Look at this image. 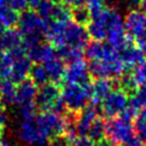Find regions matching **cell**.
Wrapping results in <instances>:
<instances>
[{
	"label": "cell",
	"instance_id": "obj_30",
	"mask_svg": "<svg viewBox=\"0 0 146 146\" xmlns=\"http://www.w3.org/2000/svg\"><path fill=\"white\" fill-rule=\"evenodd\" d=\"M72 18V11L70 10L68 6L62 3H55L54 11H52V17L51 21H70Z\"/></svg>",
	"mask_w": 146,
	"mask_h": 146
},
{
	"label": "cell",
	"instance_id": "obj_45",
	"mask_svg": "<svg viewBox=\"0 0 146 146\" xmlns=\"http://www.w3.org/2000/svg\"><path fill=\"white\" fill-rule=\"evenodd\" d=\"M1 30H2V29H1V26H0V31H1Z\"/></svg>",
	"mask_w": 146,
	"mask_h": 146
},
{
	"label": "cell",
	"instance_id": "obj_43",
	"mask_svg": "<svg viewBox=\"0 0 146 146\" xmlns=\"http://www.w3.org/2000/svg\"><path fill=\"white\" fill-rule=\"evenodd\" d=\"M6 6V0H0V7Z\"/></svg>",
	"mask_w": 146,
	"mask_h": 146
},
{
	"label": "cell",
	"instance_id": "obj_14",
	"mask_svg": "<svg viewBox=\"0 0 146 146\" xmlns=\"http://www.w3.org/2000/svg\"><path fill=\"white\" fill-rule=\"evenodd\" d=\"M125 32L136 40L144 33L146 30V14L141 10H131L124 19Z\"/></svg>",
	"mask_w": 146,
	"mask_h": 146
},
{
	"label": "cell",
	"instance_id": "obj_35",
	"mask_svg": "<svg viewBox=\"0 0 146 146\" xmlns=\"http://www.w3.org/2000/svg\"><path fill=\"white\" fill-rule=\"evenodd\" d=\"M123 146H145V143H144V140L139 137V136H137V135H132L124 144H123Z\"/></svg>",
	"mask_w": 146,
	"mask_h": 146
},
{
	"label": "cell",
	"instance_id": "obj_22",
	"mask_svg": "<svg viewBox=\"0 0 146 146\" xmlns=\"http://www.w3.org/2000/svg\"><path fill=\"white\" fill-rule=\"evenodd\" d=\"M87 137H89L94 143H102L106 137V122L99 116L90 125Z\"/></svg>",
	"mask_w": 146,
	"mask_h": 146
},
{
	"label": "cell",
	"instance_id": "obj_19",
	"mask_svg": "<svg viewBox=\"0 0 146 146\" xmlns=\"http://www.w3.org/2000/svg\"><path fill=\"white\" fill-rule=\"evenodd\" d=\"M22 34L18 30L8 27L0 31V49L5 51H10L19 46H22Z\"/></svg>",
	"mask_w": 146,
	"mask_h": 146
},
{
	"label": "cell",
	"instance_id": "obj_40",
	"mask_svg": "<svg viewBox=\"0 0 146 146\" xmlns=\"http://www.w3.org/2000/svg\"><path fill=\"white\" fill-rule=\"evenodd\" d=\"M137 42L138 44H143V43H146V30L144 31V33L137 39Z\"/></svg>",
	"mask_w": 146,
	"mask_h": 146
},
{
	"label": "cell",
	"instance_id": "obj_33",
	"mask_svg": "<svg viewBox=\"0 0 146 146\" xmlns=\"http://www.w3.org/2000/svg\"><path fill=\"white\" fill-rule=\"evenodd\" d=\"M70 146H96V143L87 136H78L70 140Z\"/></svg>",
	"mask_w": 146,
	"mask_h": 146
},
{
	"label": "cell",
	"instance_id": "obj_13",
	"mask_svg": "<svg viewBox=\"0 0 146 146\" xmlns=\"http://www.w3.org/2000/svg\"><path fill=\"white\" fill-rule=\"evenodd\" d=\"M86 57L90 62L96 60H110L120 58L119 52L111 44L104 43L102 41H92L86 46Z\"/></svg>",
	"mask_w": 146,
	"mask_h": 146
},
{
	"label": "cell",
	"instance_id": "obj_41",
	"mask_svg": "<svg viewBox=\"0 0 146 146\" xmlns=\"http://www.w3.org/2000/svg\"><path fill=\"white\" fill-rule=\"evenodd\" d=\"M139 46V48H140V50L143 51V54H144V56L146 57V43H143V44H138Z\"/></svg>",
	"mask_w": 146,
	"mask_h": 146
},
{
	"label": "cell",
	"instance_id": "obj_2",
	"mask_svg": "<svg viewBox=\"0 0 146 146\" xmlns=\"http://www.w3.org/2000/svg\"><path fill=\"white\" fill-rule=\"evenodd\" d=\"M17 137L26 146H44L50 139L36 114L30 119L21 120L17 129Z\"/></svg>",
	"mask_w": 146,
	"mask_h": 146
},
{
	"label": "cell",
	"instance_id": "obj_11",
	"mask_svg": "<svg viewBox=\"0 0 146 146\" xmlns=\"http://www.w3.org/2000/svg\"><path fill=\"white\" fill-rule=\"evenodd\" d=\"M63 80L66 83H74L80 86L90 84V72L87 63L83 59L68 63V65L65 66Z\"/></svg>",
	"mask_w": 146,
	"mask_h": 146
},
{
	"label": "cell",
	"instance_id": "obj_32",
	"mask_svg": "<svg viewBox=\"0 0 146 146\" xmlns=\"http://www.w3.org/2000/svg\"><path fill=\"white\" fill-rule=\"evenodd\" d=\"M130 74L138 87L145 84L146 83V60H143L140 64L136 65Z\"/></svg>",
	"mask_w": 146,
	"mask_h": 146
},
{
	"label": "cell",
	"instance_id": "obj_8",
	"mask_svg": "<svg viewBox=\"0 0 146 146\" xmlns=\"http://www.w3.org/2000/svg\"><path fill=\"white\" fill-rule=\"evenodd\" d=\"M129 105V97L122 89H113L112 92L102 102L100 112L106 117H115L122 114Z\"/></svg>",
	"mask_w": 146,
	"mask_h": 146
},
{
	"label": "cell",
	"instance_id": "obj_4",
	"mask_svg": "<svg viewBox=\"0 0 146 146\" xmlns=\"http://www.w3.org/2000/svg\"><path fill=\"white\" fill-rule=\"evenodd\" d=\"M60 97L65 105V108L73 114H78L86 106L90 99L89 84L80 86L74 83H66L60 90Z\"/></svg>",
	"mask_w": 146,
	"mask_h": 146
},
{
	"label": "cell",
	"instance_id": "obj_9",
	"mask_svg": "<svg viewBox=\"0 0 146 146\" xmlns=\"http://www.w3.org/2000/svg\"><path fill=\"white\" fill-rule=\"evenodd\" d=\"M48 22L43 21L35 11L33 10H23L21 15H18V31L22 36L29 34H42L44 35Z\"/></svg>",
	"mask_w": 146,
	"mask_h": 146
},
{
	"label": "cell",
	"instance_id": "obj_1",
	"mask_svg": "<svg viewBox=\"0 0 146 146\" xmlns=\"http://www.w3.org/2000/svg\"><path fill=\"white\" fill-rule=\"evenodd\" d=\"M47 40L57 48L63 46H71L83 49L88 44L89 35L83 25L74 21H50L47 24L44 32Z\"/></svg>",
	"mask_w": 146,
	"mask_h": 146
},
{
	"label": "cell",
	"instance_id": "obj_12",
	"mask_svg": "<svg viewBox=\"0 0 146 146\" xmlns=\"http://www.w3.org/2000/svg\"><path fill=\"white\" fill-rule=\"evenodd\" d=\"M99 113H100V108L96 104L88 105L81 112H79L73 117V125L76 136H87L90 125L98 117Z\"/></svg>",
	"mask_w": 146,
	"mask_h": 146
},
{
	"label": "cell",
	"instance_id": "obj_37",
	"mask_svg": "<svg viewBox=\"0 0 146 146\" xmlns=\"http://www.w3.org/2000/svg\"><path fill=\"white\" fill-rule=\"evenodd\" d=\"M8 120H9V113L6 108V106L0 104V125L3 127L5 124H7Z\"/></svg>",
	"mask_w": 146,
	"mask_h": 146
},
{
	"label": "cell",
	"instance_id": "obj_3",
	"mask_svg": "<svg viewBox=\"0 0 146 146\" xmlns=\"http://www.w3.org/2000/svg\"><path fill=\"white\" fill-rule=\"evenodd\" d=\"M35 106L42 112H55L58 114H63L66 110L65 105L60 97V89L54 82H48L36 90L35 96Z\"/></svg>",
	"mask_w": 146,
	"mask_h": 146
},
{
	"label": "cell",
	"instance_id": "obj_16",
	"mask_svg": "<svg viewBox=\"0 0 146 146\" xmlns=\"http://www.w3.org/2000/svg\"><path fill=\"white\" fill-rule=\"evenodd\" d=\"M27 57L31 59V62H34L35 64H44L46 62L52 59L57 56L56 49L50 44L46 42H41L30 49L26 50Z\"/></svg>",
	"mask_w": 146,
	"mask_h": 146
},
{
	"label": "cell",
	"instance_id": "obj_28",
	"mask_svg": "<svg viewBox=\"0 0 146 146\" xmlns=\"http://www.w3.org/2000/svg\"><path fill=\"white\" fill-rule=\"evenodd\" d=\"M133 122V129L136 131V135L139 136L146 144V107L138 111Z\"/></svg>",
	"mask_w": 146,
	"mask_h": 146
},
{
	"label": "cell",
	"instance_id": "obj_34",
	"mask_svg": "<svg viewBox=\"0 0 146 146\" xmlns=\"http://www.w3.org/2000/svg\"><path fill=\"white\" fill-rule=\"evenodd\" d=\"M27 0H6V6L13 8L16 11H23L27 7Z\"/></svg>",
	"mask_w": 146,
	"mask_h": 146
},
{
	"label": "cell",
	"instance_id": "obj_15",
	"mask_svg": "<svg viewBox=\"0 0 146 146\" xmlns=\"http://www.w3.org/2000/svg\"><path fill=\"white\" fill-rule=\"evenodd\" d=\"M117 52L121 62L124 64L125 67H135L136 65L140 64L145 58L140 48L136 47L131 42V40H129Z\"/></svg>",
	"mask_w": 146,
	"mask_h": 146
},
{
	"label": "cell",
	"instance_id": "obj_24",
	"mask_svg": "<svg viewBox=\"0 0 146 146\" xmlns=\"http://www.w3.org/2000/svg\"><path fill=\"white\" fill-rule=\"evenodd\" d=\"M128 107L136 113H138V111H140L141 108L146 107V83L138 87L132 97L129 99Z\"/></svg>",
	"mask_w": 146,
	"mask_h": 146
},
{
	"label": "cell",
	"instance_id": "obj_44",
	"mask_svg": "<svg viewBox=\"0 0 146 146\" xmlns=\"http://www.w3.org/2000/svg\"><path fill=\"white\" fill-rule=\"evenodd\" d=\"M2 132H3V127L0 125V140H1V137H2Z\"/></svg>",
	"mask_w": 146,
	"mask_h": 146
},
{
	"label": "cell",
	"instance_id": "obj_7",
	"mask_svg": "<svg viewBox=\"0 0 146 146\" xmlns=\"http://www.w3.org/2000/svg\"><path fill=\"white\" fill-rule=\"evenodd\" d=\"M7 52H9L13 57V68H11L10 80L14 83H19L26 80L32 67V62L27 57L25 48L23 46H19Z\"/></svg>",
	"mask_w": 146,
	"mask_h": 146
},
{
	"label": "cell",
	"instance_id": "obj_18",
	"mask_svg": "<svg viewBox=\"0 0 146 146\" xmlns=\"http://www.w3.org/2000/svg\"><path fill=\"white\" fill-rule=\"evenodd\" d=\"M36 86L31 80H24L16 86V105L34 103L36 96Z\"/></svg>",
	"mask_w": 146,
	"mask_h": 146
},
{
	"label": "cell",
	"instance_id": "obj_48",
	"mask_svg": "<svg viewBox=\"0 0 146 146\" xmlns=\"http://www.w3.org/2000/svg\"><path fill=\"white\" fill-rule=\"evenodd\" d=\"M44 146H46V145H44Z\"/></svg>",
	"mask_w": 146,
	"mask_h": 146
},
{
	"label": "cell",
	"instance_id": "obj_5",
	"mask_svg": "<svg viewBox=\"0 0 146 146\" xmlns=\"http://www.w3.org/2000/svg\"><path fill=\"white\" fill-rule=\"evenodd\" d=\"M132 119L125 114H120L119 116L110 119L106 122V138L113 145H123L133 135Z\"/></svg>",
	"mask_w": 146,
	"mask_h": 146
},
{
	"label": "cell",
	"instance_id": "obj_10",
	"mask_svg": "<svg viewBox=\"0 0 146 146\" xmlns=\"http://www.w3.org/2000/svg\"><path fill=\"white\" fill-rule=\"evenodd\" d=\"M36 116L50 139L65 135V130L67 127V117H64L62 114L50 111L36 114Z\"/></svg>",
	"mask_w": 146,
	"mask_h": 146
},
{
	"label": "cell",
	"instance_id": "obj_42",
	"mask_svg": "<svg viewBox=\"0 0 146 146\" xmlns=\"http://www.w3.org/2000/svg\"><path fill=\"white\" fill-rule=\"evenodd\" d=\"M38 1H39V0H27V2H29V5H32L33 7L35 6V3H36Z\"/></svg>",
	"mask_w": 146,
	"mask_h": 146
},
{
	"label": "cell",
	"instance_id": "obj_47",
	"mask_svg": "<svg viewBox=\"0 0 146 146\" xmlns=\"http://www.w3.org/2000/svg\"><path fill=\"white\" fill-rule=\"evenodd\" d=\"M0 50H1V49H0Z\"/></svg>",
	"mask_w": 146,
	"mask_h": 146
},
{
	"label": "cell",
	"instance_id": "obj_20",
	"mask_svg": "<svg viewBox=\"0 0 146 146\" xmlns=\"http://www.w3.org/2000/svg\"><path fill=\"white\" fill-rule=\"evenodd\" d=\"M43 66L47 71L48 78L51 82L56 83V82L63 80L64 72H65V64H64V60H62L58 56L46 62L43 64Z\"/></svg>",
	"mask_w": 146,
	"mask_h": 146
},
{
	"label": "cell",
	"instance_id": "obj_26",
	"mask_svg": "<svg viewBox=\"0 0 146 146\" xmlns=\"http://www.w3.org/2000/svg\"><path fill=\"white\" fill-rule=\"evenodd\" d=\"M29 76H30V80L38 87H41L49 82V78H48V74H47V71L43 64L32 65Z\"/></svg>",
	"mask_w": 146,
	"mask_h": 146
},
{
	"label": "cell",
	"instance_id": "obj_46",
	"mask_svg": "<svg viewBox=\"0 0 146 146\" xmlns=\"http://www.w3.org/2000/svg\"><path fill=\"white\" fill-rule=\"evenodd\" d=\"M52 1H54V0H52Z\"/></svg>",
	"mask_w": 146,
	"mask_h": 146
},
{
	"label": "cell",
	"instance_id": "obj_23",
	"mask_svg": "<svg viewBox=\"0 0 146 146\" xmlns=\"http://www.w3.org/2000/svg\"><path fill=\"white\" fill-rule=\"evenodd\" d=\"M57 56L67 63H72L75 60H80L82 59L83 56V51L80 48H75V47H71V46H63L57 48Z\"/></svg>",
	"mask_w": 146,
	"mask_h": 146
},
{
	"label": "cell",
	"instance_id": "obj_38",
	"mask_svg": "<svg viewBox=\"0 0 146 146\" xmlns=\"http://www.w3.org/2000/svg\"><path fill=\"white\" fill-rule=\"evenodd\" d=\"M62 2L66 6H71V7H79V6H83L86 3V0H62Z\"/></svg>",
	"mask_w": 146,
	"mask_h": 146
},
{
	"label": "cell",
	"instance_id": "obj_25",
	"mask_svg": "<svg viewBox=\"0 0 146 146\" xmlns=\"http://www.w3.org/2000/svg\"><path fill=\"white\" fill-rule=\"evenodd\" d=\"M18 21V14L16 10L8 6L0 7V26L1 27H13L17 24Z\"/></svg>",
	"mask_w": 146,
	"mask_h": 146
},
{
	"label": "cell",
	"instance_id": "obj_36",
	"mask_svg": "<svg viewBox=\"0 0 146 146\" xmlns=\"http://www.w3.org/2000/svg\"><path fill=\"white\" fill-rule=\"evenodd\" d=\"M49 146H70V140L65 136H58L50 139Z\"/></svg>",
	"mask_w": 146,
	"mask_h": 146
},
{
	"label": "cell",
	"instance_id": "obj_21",
	"mask_svg": "<svg viewBox=\"0 0 146 146\" xmlns=\"http://www.w3.org/2000/svg\"><path fill=\"white\" fill-rule=\"evenodd\" d=\"M16 102V83L10 79L1 80L0 82V104L10 106Z\"/></svg>",
	"mask_w": 146,
	"mask_h": 146
},
{
	"label": "cell",
	"instance_id": "obj_31",
	"mask_svg": "<svg viewBox=\"0 0 146 146\" xmlns=\"http://www.w3.org/2000/svg\"><path fill=\"white\" fill-rule=\"evenodd\" d=\"M72 18L75 23L80 24V25H84L87 23H89L90 21V14L87 7L84 6H79V7H74L72 10Z\"/></svg>",
	"mask_w": 146,
	"mask_h": 146
},
{
	"label": "cell",
	"instance_id": "obj_29",
	"mask_svg": "<svg viewBox=\"0 0 146 146\" xmlns=\"http://www.w3.org/2000/svg\"><path fill=\"white\" fill-rule=\"evenodd\" d=\"M13 68V57L9 52L0 54V80L10 79Z\"/></svg>",
	"mask_w": 146,
	"mask_h": 146
},
{
	"label": "cell",
	"instance_id": "obj_27",
	"mask_svg": "<svg viewBox=\"0 0 146 146\" xmlns=\"http://www.w3.org/2000/svg\"><path fill=\"white\" fill-rule=\"evenodd\" d=\"M55 2L52 0H39L35 6V13L46 22H50L52 17V11H54Z\"/></svg>",
	"mask_w": 146,
	"mask_h": 146
},
{
	"label": "cell",
	"instance_id": "obj_17",
	"mask_svg": "<svg viewBox=\"0 0 146 146\" xmlns=\"http://www.w3.org/2000/svg\"><path fill=\"white\" fill-rule=\"evenodd\" d=\"M113 82L110 79H96L89 84V95L92 104L99 105L112 92Z\"/></svg>",
	"mask_w": 146,
	"mask_h": 146
},
{
	"label": "cell",
	"instance_id": "obj_6",
	"mask_svg": "<svg viewBox=\"0 0 146 146\" xmlns=\"http://www.w3.org/2000/svg\"><path fill=\"white\" fill-rule=\"evenodd\" d=\"M89 72L92 76L97 79H113L120 78L124 74L125 66L120 58L110 60H96L90 62Z\"/></svg>",
	"mask_w": 146,
	"mask_h": 146
},
{
	"label": "cell",
	"instance_id": "obj_39",
	"mask_svg": "<svg viewBox=\"0 0 146 146\" xmlns=\"http://www.w3.org/2000/svg\"><path fill=\"white\" fill-rule=\"evenodd\" d=\"M138 8H139L143 13H146V0H139V2H138Z\"/></svg>",
	"mask_w": 146,
	"mask_h": 146
}]
</instances>
